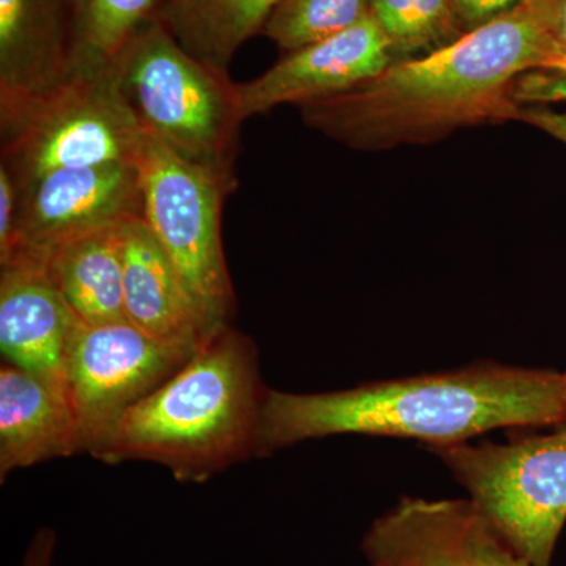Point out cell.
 <instances>
[{"instance_id":"obj_23","label":"cell","mask_w":566,"mask_h":566,"mask_svg":"<svg viewBox=\"0 0 566 566\" xmlns=\"http://www.w3.org/2000/svg\"><path fill=\"white\" fill-rule=\"evenodd\" d=\"M17 182L6 166L0 164V262L9 259L17 233Z\"/></svg>"},{"instance_id":"obj_1","label":"cell","mask_w":566,"mask_h":566,"mask_svg":"<svg viewBox=\"0 0 566 566\" xmlns=\"http://www.w3.org/2000/svg\"><path fill=\"white\" fill-rule=\"evenodd\" d=\"M566 70L528 3L374 80L297 107L308 128L353 150L428 144L468 126L520 120L516 82Z\"/></svg>"},{"instance_id":"obj_9","label":"cell","mask_w":566,"mask_h":566,"mask_svg":"<svg viewBox=\"0 0 566 566\" xmlns=\"http://www.w3.org/2000/svg\"><path fill=\"white\" fill-rule=\"evenodd\" d=\"M17 233L11 253L18 249L46 253L74 238L144 216L139 164L55 170L17 186Z\"/></svg>"},{"instance_id":"obj_12","label":"cell","mask_w":566,"mask_h":566,"mask_svg":"<svg viewBox=\"0 0 566 566\" xmlns=\"http://www.w3.org/2000/svg\"><path fill=\"white\" fill-rule=\"evenodd\" d=\"M77 322L55 289L41 253L18 249L0 263L3 363L40 376L66 398V352Z\"/></svg>"},{"instance_id":"obj_26","label":"cell","mask_w":566,"mask_h":566,"mask_svg":"<svg viewBox=\"0 0 566 566\" xmlns=\"http://www.w3.org/2000/svg\"><path fill=\"white\" fill-rule=\"evenodd\" d=\"M520 120L534 125L536 128L542 129V132L566 144V114L542 109V107H535V109H524L523 107Z\"/></svg>"},{"instance_id":"obj_4","label":"cell","mask_w":566,"mask_h":566,"mask_svg":"<svg viewBox=\"0 0 566 566\" xmlns=\"http://www.w3.org/2000/svg\"><path fill=\"white\" fill-rule=\"evenodd\" d=\"M114 74L145 133L186 161L237 177L245 118L229 73L197 61L156 18L129 44Z\"/></svg>"},{"instance_id":"obj_20","label":"cell","mask_w":566,"mask_h":566,"mask_svg":"<svg viewBox=\"0 0 566 566\" xmlns=\"http://www.w3.org/2000/svg\"><path fill=\"white\" fill-rule=\"evenodd\" d=\"M368 14V0H282L263 32L293 52L353 28Z\"/></svg>"},{"instance_id":"obj_8","label":"cell","mask_w":566,"mask_h":566,"mask_svg":"<svg viewBox=\"0 0 566 566\" xmlns=\"http://www.w3.org/2000/svg\"><path fill=\"white\" fill-rule=\"evenodd\" d=\"M196 352L159 344L128 322H77L66 352V398L81 453L98 458L115 424Z\"/></svg>"},{"instance_id":"obj_18","label":"cell","mask_w":566,"mask_h":566,"mask_svg":"<svg viewBox=\"0 0 566 566\" xmlns=\"http://www.w3.org/2000/svg\"><path fill=\"white\" fill-rule=\"evenodd\" d=\"M161 0H71L73 74H114L134 39L158 18Z\"/></svg>"},{"instance_id":"obj_27","label":"cell","mask_w":566,"mask_h":566,"mask_svg":"<svg viewBox=\"0 0 566 566\" xmlns=\"http://www.w3.org/2000/svg\"><path fill=\"white\" fill-rule=\"evenodd\" d=\"M562 390H564V400L566 405V374L562 375Z\"/></svg>"},{"instance_id":"obj_14","label":"cell","mask_w":566,"mask_h":566,"mask_svg":"<svg viewBox=\"0 0 566 566\" xmlns=\"http://www.w3.org/2000/svg\"><path fill=\"white\" fill-rule=\"evenodd\" d=\"M71 46V0H0V106L69 82Z\"/></svg>"},{"instance_id":"obj_5","label":"cell","mask_w":566,"mask_h":566,"mask_svg":"<svg viewBox=\"0 0 566 566\" xmlns=\"http://www.w3.org/2000/svg\"><path fill=\"white\" fill-rule=\"evenodd\" d=\"M2 166L17 186L104 164H139L147 144L115 74H74L61 87L0 106Z\"/></svg>"},{"instance_id":"obj_11","label":"cell","mask_w":566,"mask_h":566,"mask_svg":"<svg viewBox=\"0 0 566 566\" xmlns=\"http://www.w3.org/2000/svg\"><path fill=\"white\" fill-rule=\"evenodd\" d=\"M394 63L389 41L370 13L353 28L289 52L262 76L238 84L245 120L293 104L329 98L374 80Z\"/></svg>"},{"instance_id":"obj_6","label":"cell","mask_w":566,"mask_h":566,"mask_svg":"<svg viewBox=\"0 0 566 566\" xmlns=\"http://www.w3.org/2000/svg\"><path fill=\"white\" fill-rule=\"evenodd\" d=\"M469 501L532 566H551L566 523V423L505 444L433 447Z\"/></svg>"},{"instance_id":"obj_19","label":"cell","mask_w":566,"mask_h":566,"mask_svg":"<svg viewBox=\"0 0 566 566\" xmlns=\"http://www.w3.org/2000/svg\"><path fill=\"white\" fill-rule=\"evenodd\" d=\"M368 13L389 41L394 62L428 54L465 33L449 0H368Z\"/></svg>"},{"instance_id":"obj_22","label":"cell","mask_w":566,"mask_h":566,"mask_svg":"<svg viewBox=\"0 0 566 566\" xmlns=\"http://www.w3.org/2000/svg\"><path fill=\"white\" fill-rule=\"evenodd\" d=\"M449 2L461 29L469 32L516 10L527 0H449Z\"/></svg>"},{"instance_id":"obj_24","label":"cell","mask_w":566,"mask_h":566,"mask_svg":"<svg viewBox=\"0 0 566 566\" xmlns=\"http://www.w3.org/2000/svg\"><path fill=\"white\" fill-rule=\"evenodd\" d=\"M566 65V0H527Z\"/></svg>"},{"instance_id":"obj_21","label":"cell","mask_w":566,"mask_h":566,"mask_svg":"<svg viewBox=\"0 0 566 566\" xmlns=\"http://www.w3.org/2000/svg\"><path fill=\"white\" fill-rule=\"evenodd\" d=\"M515 99L523 103L566 102V70H539L516 82Z\"/></svg>"},{"instance_id":"obj_16","label":"cell","mask_w":566,"mask_h":566,"mask_svg":"<svg viewBox=\"0 0 566 566\" xmlns=\"http://www.w3.org/2000/svg\"><path fill=\"white\" fill-rule=\"evenodd\" d=\"M123 226L74 238L41 253L55 289L81 323L126 322Z\"/></svg>"},{"instance_id":"obj_3","label":"cell","mask_w":566,"mask_h":566,"mask_svg":"<svg viewBox=\"0 0 566 566\" xmlns=\"http://www.w3.org/2000/svg\"><path fill=\"white\" fill-rule=\"evenodd\" d=\"M268 389L252 338L226 324L115 424L96 460L150 461L203 483L256 457Z\"/></svg>"},{"instance_id":"obj_17","label":"cell","mask_w":566,"mask_h":566,"mask_svg":"<svg viewBox=\"0 0 566 566\" xmlns=\"http://www.w3.org/2000/svg\"><path fill=\"white\" fill-rule=\"evenodd\" d=\"M282 0H161L158 18L182 50L229 73L238 50L263 31Z\"/></svg>"},{"instance_id":"obj_13","label":"cell","mask_w":566,"mask_h":566,"mask_svg":"<svg viewBox=\"0 0 566 566\" xmlns=\"http://www.w3.org/2000/svg\"><path fill=\"white\" fill-rule=\"evenodd\" d=\"M126 322L159 344L197 352L219 327L193 300L144 219L122 229Z\"/></svg>"},{"instance_id":"obj_10","label":"cell","mask_w":566,"mask_h":566,"mask_svg":"<svg viewBox=\"0 0 566 566\" xmlns=\"http://www.w3.org/2000/svg\"><path fill=\"white\" fill-rule=\"evenodd\" d=\"M363 547L370 566H532L471 501L401 499Z\"/></svg>"},{"instance_id":"obj_15","label":"cell","mask_w":566,"mask_h":566,"mask_svg":"<svg viewBox=\"0 0 566 566\" xmlns=\"http://www.w3.org/2000/svg\"><path fill=\"white\" fill-rule=\"evenodd\" d=\"M81 453L76 420L63 395L31 371L0 367V480L18 469Z\"/></svg>"},{"instance_id":"obj_25","label":"cell","mask_w":566,"mask_h":566,"mask_svg":"<svg viewBox=\"0 0 566 566\" xmlns=\"http://www.w3.org/2000/svg\"><path fill=\"white\" fill-rule=\"evenodd\" d=\"M55 547H57V534L54 528L40 527L29 543L22 566H52Z\"/></svg>"},{"instance_id":"obj_7","label":"cell","mask_w":566,"mask_h":566,"mask_svg":"<svg viewBox=\"0 0 566 566\" xmlns=\"http://www.w3.org/2000/svg\"><path fill=\"white\" fill-rule=\"evenodd\" d=\"M144 219L214 326L232 323L233 282L222 244V210L237 177L186 161L147 134L140 161Z\"/></svg>"},{"instance_id":"obj_2","label":"cell","mask_w":566,"mask_h":566,"mask_svg":"<svg viewBox=\"0 0 566 566\" xmlns=\"http://www.w3.org/2000/svg\"><path fill=\"white\" fill-rule=\"evenodd\" d=\"M566 423L562 375L495 363L367 382L353 389L293 394L268 389L256 458L340 434L463 444L495 430Z\"/></svg>"}]
</instances>
